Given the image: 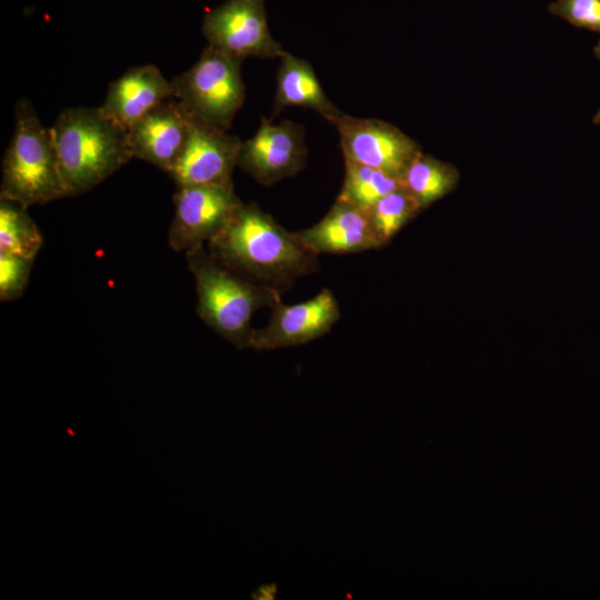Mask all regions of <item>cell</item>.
Wrapping results in <instances>:
<instances>
[{"label":"cell","mask_w":600,"mask_h":600,"mask_svg":"<svg viewBox=\"0 0 600 600\" xmlns=\"http://www.w3.org/2000/svg\"><path fill=\"white\" fill-rule=\"evenodd\" d=\"M207 244L220 263L280 294L319 270L318 256L253 202H242Z\"/></svg>","instance_id":"obj_1"},{"label":"cell","mask_w":600,"mask_h":600,"mask_svg":"<svg viewBox=\"0 0 600 600\" xmlns=\"http://www.w3.org/2000/svg\"><path fill=\"white\" fill-rule=\"evenodd\" d=\"M51 132L67 196L94 188L133 158L128 131L100 108H67Z\"/></svg>","instance_id":"obj_2"},{"label":"cell","mask_w":600,"mask_h":600,"mask_svg":"<svg viewBox=\"0 0 600 600\" xmlns=\"http://www.w3.org/2000/svg\"><path fill=\"white\" fill-rule=\"evenodd\" d=\"M198 294L199 318L237 348H250L253 313L272 308L281 294L236 273L203 246L186 252Z\"/></svg>","instance_id":"obj_3"},{"label":"cell","mask_w":600,"mask_h":600,"mask_svg":"<svg viewBox=\"0 0 600 600\" xmlns=\"http://www.w3.org/2000/svg\"><path fill=\"white\" fill-rule=\"evenodd\" d=\"M66 196L51 128L21 98L14 106L13 134L2 160L0 199L29 208Z\"/></svg>","instance_id":"obj_4"},{"label":"cell","mask_w":600,"mask_h":600,"mask_svg":"<svg viewBox=\"0 0 600 600\" xmlns=\"http://www.w3.org/2000/svg\"><path fill=\"white\" fill-rule=\"evenodd\" d=\"M242 61L208 44L192 67L171 79L176 99L192 119L228 131L246 99Z\"/></svg>","instance_id":"obj_5"},{"label":"cell","mask_w":600,"mask_h":600,"mask_svg":"<svg viewBox=\"0 0 600 600\" xmlns=\"http://www.w3.org/2000/svg\"><path fill=\"white\" fill-rule=\"evenodd\" d=\"M201 30L208 44L242 60L286 52L269 30L264 0H227L204 14Z\"/></svg>","instance_id":"obj_6"},{"label":"cell","mask_w":600,"mask_h":600,"mask_svg":"<svg viewBox=\"0 0 600 600\" xmlns=\"http://www.w3.org/2000/svg\"><path fill=\"white\" fill-rule=\"evenodd\" d=\"M173 202L168 241L171 249L184 252L211 241L242 204L233 184L181 186Z\"/></svg>","instance_id":"obj_7"},{"label":"cell","mask_w":600,"mask_h":600,"mask_svg":"<svg viewBox=\"0 0 600 600\" xmlns=\"http://www.w3.org/2000/svg\"><path fill=\"white\" fill-rule=\"evenodd\" d=\"M307 158L301 124L287 119L274 123L272 119L261 118L254 136L242 141L237 167L260 184L270 187L299 173Z\"/></svg>","instance_id":"obj_8"},{"label":"cell","mask_w":600,"mask_h":600,"mask_svg":"<svg viewBox=\"0 0 600 600\" xmlns=\"http://www.w3.org/2000/svg\"><path fill=\"white\" fill-rule=\"evenodd\" d=\"M343 158L401 178L421 152L420 146L398 127L342 113L334 122Z\"/></svg>","instance_id":"obj_9"},{"label":"cell","mask_w":600,"mask_h":600,"mask_svg":"<svg viewBox=\"0 0 600 600\" xmlns=\"http://www.w3.org/2000/svg\"><path fill=\"white\" fill-rule=\"evenodd\" d=\"M271 310L267 326L254 329L250 348L271 350L300 346L328 333L340 318L339 303L329 289L296 304L280 300Z\"/></svg>","instance_id":"obj_10"},{"label":"cell","mask_w":600,"mask_h":600,"mask_svg":"<svg viewBox=\"0 0 600 600\" xmlns=\"http://www.w3.org/2000/svg\"><path fill=\"white\" fill-rule=\"evenodd\" d=\"M187 144L169 173L181 186H231L242 140L192 119Z\"/></svg>","instance_id":"obj_11"},{"label":"cell","mask_w":600,"mask_h":600,"mask_svg":"<svg viewBox=\"0 0 600 600\" xmlns=\"http://www.w3.org/2000/svg\"><path fill=\"white\" fill-rule=\"evenodd\" d=\"M192 122L178 99L157 104L128 130L133 158L170 173L187 144Z\"/></svg>","instance_id":"obj_12"},{"label":"cell","mask_w":600,"mask_h":600,"mask_svg":"<svg viewBox=\"0 0 600 600\" xmlns=\"http://www.w3.org/2000/svg\"><path fill=\"white\" fill-rule=\"evenodd\" d=\"M294 234L317 256L356 253L383 246L376 232L369 210L339 198L318 223L296 231Z\"/></svg>","instance_id":"obj_13"},{"label":"cell","mask_w":600,"mask_h":600,"mask_svg":"<svg viewBox=\"0 0 600 600\" xmlns=\"http://www.w3.org/2000/svg\"><path fill=\"white\" fill-rule=\"evenodd\" d=\"M176 98L171 80L153 64L134 67L109 84L100 110L127 131L162 101Z\"/></svg>","instance_id":"obj_14"},{"label":"cell","mask_w":600,"mask_h":600,"mask_svg":"<svg viewBox=\"0 0 600 600\" xmlns=\"http://www.w3.org/2000/svg\"><path fill=\"white\" fill-rule=\"evenodd\" d=\"M279 59L272 118L286 107L298 106L317 111L333 124L343 112L327 97L312 66L288 51Z\"/></svg>","instance_id":"obj_15"},{"label":"cell","mask_w":600,"mask_h":600,"mask_svg":"<svg viewBox=\"0 0 600 600\" xmlns=\"http://www.w3.org/2000/svg\"><path fill=\"white\" fill-rule=\"evenodd\" d=\"M458 179L459 172L456 167L423 154L422 151L416 156L400 178L402 188L416 198L422 209L449 193Z\"/></svg>","instance_id":"obj_16"},{"label":"cell","mask_w":600,"mask_h":600,"mask_svg":"<svg viewBox=\"0 0 600 600\" xmlns=\"http://www.w3.org/2000/svg\"><path fill=\"white\" fill-rule=\"evenodd\" d=\"M22 204L0 199V253L33 260L42 236Z\"/></svg>","instance_id":"obj_17"},{"label":"cell","mask_w":600,"mask_h":600,"mask_svg":"<svg viewBox=\"0 0 600 600\" xmlns=\"http://www.w3.org/2000/svg\"><path fill=\"white\" fill-rule=\"evenodd\" d=\"M344 160V179L339 199L359 208L370 210L388 193L402 188L400 178L382 170Z\"/></svg>","instance_id":"obj_18"},{"label":"cell","mask_w":600,"mask_h":600,"mask_svg":"<svg viewBox=\"0 0 600 600\" xmlns=\"http://www.w3.org/2000/svg\"><path fill=\"white\" fill-rule=\"evenodd\" d=\"M420 210L416 198L399 188L377 201L369 212L377 234L386 244Z\"/></svg>","instance_id":"obj_19"},{"label":"cell","mask_w":600,"mask_h":600,"mask_svg":"<svg viewBox=\"0 0 600 600\" xmlns=\"http://www.w3.org/2000/svg\"><path fill=\"white\" fill-rule=\"evenodd\" d=\"M32 261L0 253V299L11 301L20 297L28 283Z\"/></svg>","instance_id":"obj_20"},{"label":"cell","mask_w":600,"mask_h":600,"mask_svg":"<svg viewBox=\"0 0 600 600\" xmlns=\"http://www.w3.org/2000/svg\"><path fill=\"white\" fill-rule=\"evenodd\" d=\"M549 12L574 27L600 33V0H557L549 6Z\"/></svg>","instance_id":"obj_21"},{"label":"cell","mask_w":600,"mask_h":600,"mask_svg":"<svg viewBox=\"0 0 600 600\" xmlns=\"http://www.w3.org/2000/svg\"><path fill=\"white\" fill-rule=\"evenodd\" d=\"M274 591H276V586L273 584H269V586H262L258 592L256 593V598L258 596H262L260 599H263V596H270L271 598H273V594H274Z\"/></svg>","instance_id":"obj_22"},{"label":"cell","mask_w":600,"mask_h":600,"mask_svg":"<svg viewBox=\"0 0 600 600\" xmlns=\"http://www.w3.org/2000/svg\"><path fill=\"white\" fill-rule=\"evenodd\" d=\"M593 51H594L596 57L600 60V40L597 43V46L594 47ZM593 122L597 123V124L600 123V109L598 110V112L593 117Z\"/></svg>","instance_id":"obj_23"}]
</instances>
